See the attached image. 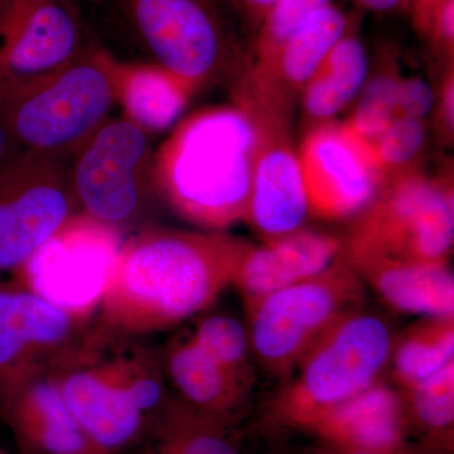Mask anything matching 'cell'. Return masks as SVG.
Segmentation results:
<instances>
[{
	"instance_id": "obj_16",
	"label": "cell",
	"mask_w": 454,
	"mask_h": 454,
	"mask_svg": "<svg viewBox=\"0 0 454 454\" xmlns=\"http://www.w3.org/2000/svg\"><path fill=\"white\" fill-rule=\"evenodd\" d=\"M343 250L345 241L337 236L301 229L253 245L232 284L249 307L270 293L325 273L343 258Z\"/></svg>"
},
{
	"instance_id": "obj_23",
	"label": "cell",
	"mask_w": 454,
	"mask_h": 454,
	"mask_svg": "<svg viewBox=\"0 0 454 454\" xmlns=\"http://www.w3.org/2000/svg\"><path fill=\"white\" fill-rule=\"evenodd\" d=\"M145 454H241L227 423L191 411L177 399L149 432Z\"/></svg>"
},
{
	"instance_id": "obj_20",
	"label": "cell",
	"mask_w": 454,
	"mask_h": 454,
	"mask_svg": "<svg viewBox=\"0 0 454 454\" xmlns=\"http://www.w3.org/2000/svg\"><path fill=\"white\" fill-rule=\"evenodd\" d=\"M114 89L122 118L148 136L177 124L195 90L160 66L114 57Z\"/></svg>"
},
{
	"instance_id": "obj_32",
	"label": "cell",
	"mask_w": 454,
	"mask_h": 454,
	"mask_svg": "<svg viewBox=\"0 0 454 454\" xmlns=\"http://www.w3.org/2000/svg\"><path fill=\"white\" fill-rule=\"evenodd\" d=\"M20 153H23L22 149L12 137L11 131L5 124L4 116H3L2 106H0V169L8 166L12 160H16Z\"/></svg>"
},
{
	"instance_id": "obj_21",
	"label": "cell",
	"mask_w": 454,
	"mask_h": 454,
	"mask_svg": "<svg viewBox=\"0 0 454 454\" xmlns=\"http://www.w3.org/2000/svg\"><path fill=\"white\" fill-rule=\"evenodd\" d=\"M356 273L387 306L423 318L454 317V277L446 264H372Z\"/></svg>"
},
{
	"instance_id": "obj_7",
	"label": "cell",
	"mask_w": 454,
	"mask_h": 454,
	"mask_svg": "<svg viewBox=\"0 0 454 454\" xmlns=\"http://www.w3.org/2000/svg\"><path fill=\"white\" fill-rule=\"evenodd\" d=\"M390 325L363 309L340 318L286 376L274 402L286 423L309 426L380 380L394 348Z\"/></svg>"
},
{
	"instance_id": "obj_18",
	"label": "cell",
	"mask_w": 454,
	"mask_h": 454,
	"mask_svg": "<svg viewBox=\"0 0 454 454\" xmlns=\"http://www.w3.org/2000/svg\"><path fill=\"white\" fill-rule=\"evenodd\" d=\"M158 355L173 395L196 413L229 423L252 393L188 334L169 340Z\"/></svg>"
},
{
	"instance_id": "obj_19",
	"label": "cell",
	"mask_w": 454,
	"mask_h": 454,
	"mask_svg": "<svg viewBox=\"0 0 454 454\" xmlns=\"http://www.w3.org/2000/svg\"><path fill=\"white\" fill-rule=\"evenodd\" d=\"M405 409L404 395L380 379L313 427L348 450L390 454L402 442Z\"/></svg>"
},
{
	"instance_id": "obj_11",
	"label": "cell",
	"mask_w": 454,
	"mask_h": 454,
	"mask_svg": "<svg viewBox=\"0 0 454 454\" xmlns=\"http://www.w3.org/2000/svg\"><path fill=\"white\" fill-rule=\"evenodd\" d=\"M68 162L23 152L0 169V274H16L79 214Z\"/></svg>"
},
{
	"instance_id": "obj_33",
	"label": "cell",
	"mask_w": 454,
	"mask_h": 454,
	"mask_svg": "<svg viewBox=\"0 0 454 454\" xmlns=\"http://www.w3.org/2000/svg\"><path fill=\"white\" fill-rule=\"evenodd\" d=\"M361 11L387 13V12L402 11L411 8V0H354Z\"/></svg>"
},
{
	"instance_id": "obj_30",
	"label": "cell",
	"mask_w": 454,
	"mask_h": 454,
	"mask_svg": "<svg viewBox=\"0 0 454 454\" xmlns=\"http://www.w3.org/2000/svg\"><path fill=\"white\" fill-rule=\"evenodd\" d=\"M433 104H434V95L428 83L420 79L400 80V115L423 119L432 110Z\"/></svg>"
},
{
	"instance_id": "obj_10",
	"label": "cell",
	"mask_w": 454,
	"mask_h": 454,
	"mask_svg": "<svg viewBox=\"0 0 454 454\" xmlns=\"http://www.w3.org/2000/svg\"><path fill=\"white\" fill-rule=\"evenodd\" d=\"M122 240L119 230L79 212L17 271L20 286L90 319L106 294Z\"/></svg>"
},
{
	"instance_id": "obj_13",
	"label": "cell",
	"mask_w": 454,
	"mask_h": 454,
	"mask_svg": "<svg viewBox=\"0 0 454 454\" xmlns=\"http://www.w3.org/2000/svg\"><path fill=\"white\" fill-rule=\"evenodd\" d=\"M297 152L309 214L318 219L356 220L387 179L372 146L346 122L316 125Z\"/></svg>"
},
{
	"instance_id": "obj_37",
	"label": "cell",
	"mask_w": 454,
	"mask_h": 454,
	"mask_svg": "<svg viewBox=\"0 0 454 454\" xmlns=\"http://www.w3.org/2000/svg\"><path fill=\"white\" fill-rule=\"evenodd\" d=\"M0 454H9V453L5 452V450H3L2 447H0Z\"/></svg>"
},
{
	"instance_id": "obj_15",
	"label": "cell",
	"mask_w": 454,
	"mask_h": 454,
	"mask_svg": "<svg viewBox=\"0 0 454 454\" xmlns=\"http://www.w3.org/2000/svg\"><path fill=\"white\" fill-rule=\"evenodd\" d=\"M262 122L247 221L265 241L303 229L309 196L298 152L286 136V116L260 113Z\"/></svg>"
},
{
	"instance_id": "obj_26",
	"label": "cell",
	"mask_w": 454,
	"mask_h": 454,
	"mask_svg": "<svg viewBox=\"0 0 454 454\" xmlns=\"http://www.w3.org/2000/svg\"><path fill=\"white\" fill-rule=\"evenodd\" d=\"M328 2L331 0H277L254 35L250 64L245 70L267 67L286 38Z\"/></svg>"
},
{
	"instance_id": "obj_3",
	"label": "cell",
	"mask_w": 454,
	"mask_h": 454,
	"mask_svg": "<svg viewBox=\"0 0 454 454\" xmlns=\"http://www.w3.org/2000/svg\"><path fill=\"white\" fill-rule=\"evenodd\" d=\"M53 373L74 419L106 454L145 442L175 402L158 351L128 339L92 333Z\"/></svg>"
},
{
	"instance_id": "obj_25",
	"label": "cell",
	"mask_w": 454,
	"mask_h": 454,
	"mask_svg": "<svg viewBox=\"0 0 454 454\" xmlns=\"http://www.w3.org/2000/svg\"><path fill=\"white\" fill-rule=\"evenodd\" d=\"M188 336L244 387L253 390L256 382L255 360L247 325L225 313H211L201 317Z\"/></svg>"
},
{
	"instance_id": "obj_34",
	"label": "cell",
	"mask_w": 454,
	"mask_h": 454,
	"mask_svg": "<svg viewBox=\"0 0 454 454\" xmlns=\"http://www.w3.org/2000/svg\"><path fill=\"white\" fill-rule=\"evenodd\" d=\"M453 77H448L442 94V119L447 130H453V103H454Z\"/></svg>"
},
{
	"instance_id": "obj_1",
	"label": "cell",
	"mask_w": 454,
	"mask_h": 454,
	"mask_svg": "<svg viewBox=\"0 0 454 454\" xmlns=\"http://www.w3.org/2000/svg\"><path fill=\"white\" fill-rule=\"evenodd\" d=\"M253 244L225 231L146 226L122 240L95 330L133 340L210 309Z\"/></svg>"
},
{
	"instance_id": "obj_8",
	"label": "cell",
	"mask_w": 454,
	"mask_h": 454,
	"mask_svg": "<svg viewBox=\"0 0 454 454\" xmlns=\"http://www.w3.org/2000/svg\"><path fill=\"white\" fill-rule=\"evenodd\" d=\"M365 298V283L342 258L325 273L250 304L247 325L255 364L286 378L334 324L363 309Z\"/></svg>"
},
{
	"instance_id": "obj_5",
	"label": "cell",
	"mask_w": 454,
	"mask_h": 454,
	"mask_svg": "<svg viewBox=\"0 0 454 454\" xmlns=\"http://www.w3.org/2000/svg\"><path fill=\"white\" fill-rule=\"evenodd\" d=\"M113 62L94 43L49 76L0 94L5 124L22 152L70 160L116 106Z\"/></svg>"
},
{
	"instance_id": "obj_17",
	"label": "cell",
	"mask_w": 454,
	"mask_h": 454,
	"mask_svg": "<svg viewBox=\"0 0 454 454\" xmlns=\"http://www.w3.org/2000/svg\"><path fill=\"white\" fill-rule=\"evenodd\" d=\"M0 411L26 454H106L74 419L53 372L18 385L2 400Z\"/></svg>"
},
{
	"instance_id": "obj_6",
	"label": "cell",
	"mask_w": 454,
	"mask_h": 454,
	"mask_svg": "<svg viewBox=\"0 0 454 454\" xmlns=\"http://www.w3.org/2000/svg\"><path fill=\"white\" fill-rule=\"evenodd\" d=\"M355 221L343 250L355 270L372 264H446L454 243L453 191L417 172L397 173Z\"/></svg>"
},
{
	"instance_id": "obj_35",
	"label": "cell",
	"mask_w": 454,
	"mask_h": 454,
	"mask_svg": "<svg viewBox=\"0 0 454 454\" xmlns=\"http://www.w3.org/2000/svg\"><path fill=\"white\" fill-rule=\"evenodd\" d=\"M443 0H411V12L413 14V20L415 28H418L426 18L429 16L430 12L433 11L439 3Z\"/></svg>"
},
{
	"instance_id": "obj_28",
	"label": "cell",
	"mask_w": 454,
	"mask_h": 454,
	"mask_svg": "<svg viewBox=\"0 0 454 454\" xmlns=\"http://www.w3.org/2000/svg\"><path fill=\"white\" fill-rule=\"evenodd\" d=\"M403 391L405 405L427 429L443 432L453 426L454 363Z\"/></svg>"
},
{
	"instance_id": "obj_12",
	"label": "cell",
	"mask_w": 454,
	"mask_h": 454,
	"mask_svg": "<svg viewBox=\"0 0 454 454\" xmlns=\"http://www.w3.org/2000/svg\"><path fill=\"white\" fill-rule=\"evenodd\" d=\"M92 44L74 0H0V94L49 76Z\"/></svg>"
},
{
	"instance_id": "obj_9",
	"label": "cell",
	"mask_w": 454,
	"mask_h": 454,
	"mask_svg": "<svg viewBox=\"0 0 454 454\" xmlns=\"http://www.w3.org/2000/svg\"><path fill=\"white\" fill-rule=\"evenodd\" d=\"M151 138L121 116L83 143L68 162L80 214L121 232L146 219L160 201Z\"/></svg>"
},
{
	"instance_id": "obj_29",
	"label": "cell",
	"mask_w": 454,
	"mask_h": 454,
	"mask_svg": "<svg viewBox=\"0 0 454 454\" xmlns=\"http://www.w3.org/2000/svg\"><path fill=\"white\" fill-rule=\"evenodd\" d=\"M424 139L426 128L423 119L406 115L394 119L389 128L372 145L387 178L408 170L409 164L422 151Z\"/></svg>"
},
{
	"instance_id": "obj_27",
	"label": "cell",
	"mask_w": 454,
	"mask_h": 454,
	"mask_svg": "<svg viewBox=\"0 0 454 454\" xmlns=\"http://www.w3.org/2000/svg\"><path fill=\"white\" fill-rule=\"evenodd\" d=\"M400 79L394 74L385 73L373 77L364 85L360 100L346 124L370 145L376 142L389 128L399 113Z\"/></svg>"
},
{
	"instance_id": "obj_2",
	"label": "cell",
	"mask_w": 454,
	"mask_h": 454,
	"mask_svg": "<svg viewBox=\"0 0 454 454\" xmlns=\"http://www.w3.org/2000/svg\"><path fill=\"white\" fill-rule=\"evenodd\" d=\"M262 136V115L241 101L191 114L154 151L158 199L205 231L247 221Z\"/></svg>"
},
{
	"instance_id": "obj_22",
	"label": "cell",
	"mask_w": 454,
	"mask_h": 454,
	"mask_svg": "<svg viewBox=\"0 0 454 454\" xmlns=\"http://www.w3.org/2000/svg\"><path fill=\"white\" fill-rule=\"evenodd\" d=\"M357 18L334 44L303 90V112L313 124L331 121L365 85L369 59L357 35Z\"/></svg>"
},
{
	"instance_id": "obj_24",
	"label": "cell",
	"mask_w": 454,
	"mask_h": 454,
	"mask_svg": "<svg viewBox=\"0 0 454 454\" xmlns=\"http://www.w3.org/2000/svg\"><path fill=\"white\" fill-rule=\"evenodd\" d=\"M454 363V317L423 318L394 340L389 366L403 390Z\"/></svg>"
},
{
	"instance_id": "obj_4",
	"label": "cell",
	"mask_w": 454,
	"mask_h": 454,
	"mask_svg": "<svg viewBox=\"0 0 454 454\" xmlns=\"http://www.w3.org/2000/svg\"><path fill=\"white\" fill-rule=\"evenodd\" d=\"M151 64L195 90L235 82L250 62V40L223 0H107Z\"/></svg>"
},
{
	"instance_id": "obj_31",
	"label": "cell",
	"mask_w": 454,
	"mask_h": 454,
	"mask_svg": "<svg viewBox=\"0 0 454 454\" xmlns=\"http://www.w3.org/2000/svg\"><path fill=\"white\" fill-rule=\"evenodd\" d=\"M241 23L250 43L268 12L277 0H223Z\"/></svg>"
},
{
	"instance_id": "obj_36",
	"label": "cell",
	"mask_w": 454,
	"mask_h": 454,
	"mask_svg": "<svg viewBox=\"0 0 454 454\" xmlns=\"http://www.w3.org/2000/svg\"><path fill=\"white\" fill-rule=\"evenodd\" d=\"M343 454H375L372 452H365V450H348V452Z\"/></svg>"
},
{
	"instance_id": "obj_14",
	"label": "cell",
	"mask_w": 454,
	"mask_h": 454,
	"mask_svg": "<svg viewBox=\"0 0 454 454\" xmlns=\"http://www.w3.org/2000/svg\"><path fill=\"white\" fill-rule=\"evenodd\" d=\"M89 322L20 284L0 286V403L18 385L74 356L91 334Z\"/></svg>"
}]
</instances>
